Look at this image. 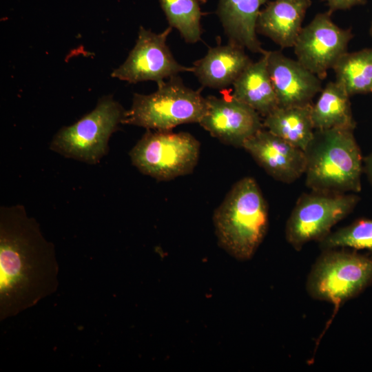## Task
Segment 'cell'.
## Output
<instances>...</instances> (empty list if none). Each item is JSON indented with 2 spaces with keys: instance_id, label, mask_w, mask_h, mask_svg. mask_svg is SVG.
Instances as JSON below:
<instances>
[{
  "instance_id": "obj_1",
  "label": "cell",
  "mask_w": 372,
  "mask_h": 372,
  "mask_svg": "<svg viewBox=\"0 0 372 372\" xmlns=\"http://www.w3.org/2000/svg\"><path fill=\"white\" fill-rule=\"evenodd\" d=\"M54 245L23 206L0 209V319L14 317L59 286Z\"/></svg>"
},
{
  "instance_id": "obj_2",
  "label": "cell",
  "mask_w": 372,
  "mask_h": 372,
  "mask_svg": "<svg viewBox=\"0 0 372 372\" xmlns=\"http://www.w3.org/2000/svg\"><path fill=\"white\" fill-rule=\"evenodd\" d=\"M219 245L239 260L252 258L269 225L267 203L256 180L237 181L213 216Z\"/></svg>"
},
{
  "instance_id": "obj_3",
  "label": "cell",
  "mask_w": 372,
  "mask_h": 372,
  "mask_svg": "<svg viewBox=\"0 0 372 372\" xmlns=\"http://www.w3.org/2000/svg\"><path fill=\"white\" fill-rule=\"evenodd\" d=\"M353 129L315 130L304 150L305 182L314 192L346 194L361 190L363 159Z\"/></svg>"
},
{
  "instance_id": "obj_4",
  "label": "cell",
  "mask_w": 372,
  "mask_h": 372,
  "mask_svg": "<svg viewBox=\"0 0 372 372\" xmlns=\"http://www.w3.org/2000/svg\"><path fill=\"white\" fill-rule=\"evenodd\" d=\"M157 85V90L150 94H134L132 106L125 110L122 124L171 130L185 123H199L207 106L206 98L199 90L185 85L177 76Z\"/></svg>"
},
{
  "instance_id": "obj_5",
  "label": "cell",
  "mask_w": 372,
  "mask_h": 372,
  "mask_svg": "<svg viewBox=\"0 0 372 372\" xmlns=\"http://www.w3.org/2000/svg\"><path fill=\"white\" fill-rule=\"evenodd\" d=\"M372 282V256L337 249L324 250L311 269L307 291L337 310Z\"/></svg>"
},
{
  "instance_id": "obj_6",
  "label": "cell",
  "mask_w": 372,
  "mask_h": 372,
  "mask_svg": "<svg viewBox=\"0 0 372 372\" xmlns=\"http://www.w3.org/2000/svg\"><path fill=\"white\" fill-rule=\"evenodd\" d=\"M125 112L112 96H103L92 111L61 127L50 148L66 158L96 164L107 154L109 139L122 124Z\"/></svg>"
},
{
  "instance_id": "obj_7",
  "label": "cell",
  "mask_w": 372,
  "mask_h": 372,
  "mask_svg": "<svg viewBox=\"0 0 372 372\" xmlns=\"http://www.w3.org/2000/svg\"><path fill=\"white\" fill-rule=\"evenodd\" d=\"M200 143L187 132L147 130L130 152L132 164L143 174L169 180L192 172Z\"/></svg>"
},
{
  "instance_id": "obj_8",
  "label": "cell",
  "mask_w": 372,
  "mask_h": 372,
  "mask_svg": "<svg viewBox=\"0 0 372 372\" xmlns=\"http://www.w3.org/2000/svg\"><path fill=\"white\" fill-rule=\"evenodd\" d=\"M359 200L358 195L347 193L312 191L302 194L287 221V241L296 251L310 241H320L353 210Z\"/></svg>"
},
{
  "instance_id": "obj_9",
  "label": "cell",
  "mask_w": 372,
  "mask_h": 372,
  "mask_svg": "<svg viewBox=\"0 0 372 372\" xmlns=\"http://www.w3.org/2000/svg\"><path fill=\"white\" fill-rule=\"evenodd\" d=\"M172 28L155 33L141 26L135 45L127 59L111 76L130 83L154 81L156 83L180 72H193V67L180 64L167 45Z\"/></svg>"
},
{
  "instance_id": "obj_10",
  "label": "cell",
  "mask_w": 372,
  "mask_h": 372,
  "mask_svg": "<svg viewBox=\"0 0 372 372\" xmlns=\"http://www.w3.org/2000/svg\"><path fill=\"white\" fill-rule=\"evenodd\" d=\"M329 11L318 13L302 27L293 45L296 59L321 80L347 52L351 30L337 25Z\"/></svg>"
},
{
  "instance_id": "obj_11",
  "label": "cell",
  "mask_w": 372,
  "mask_h": 372,
  "mask_svg": "<svg viewBox=\"0 0 372 372\" xmlns=\"http://www.w3.org/2000/svg\"><path fill=\"white\" fill-rule=\"evenodd\" d=\"M206 102V110L199 124L225 144L242 147L247 139L264 128L261 116L233 96H209Z\"/></svg>"
},
{
  "instance_id": "obj_12",
  "label": "cell",
  "mask_w": 372,
  "mask_h": 372,
  "mask_svg": "<svg viewBox=\"0 0 372 372\" xmlns=\"http://www.w3.org/2000/svg\"><path fill=\"white\" fill-rule=\"evenodd\" d=\"M242 147L276 180L291 183L304 174V151L265 128L247 139Z\"/></svg>"
},
{
  "instance_id": "obj_13",
  "label": "cell",
  "mask_w": 372,
  "mask_h": 372,
  "mask_svg": "<svg viewBox=\"0 0 372 372\" xmlns=\"http://www.w3.org/2000/svg\"><path fill=\"white\" fill-rule=\"evenodd\" d=\"M267 68L278 107L303 106L312 104L321 92L322 80L297 59L281 52L267 51Z\"/></svg>"
},
{
  "instance_id": "obj_14",
  "label": "cell",
  "mask_w": 372,
  "mask_h": 372,
  "mask_svg": "<svg viewBox=\"0 0 372 372\" xmlns=\"http://www.w3.org/2000/svg\"><path fill=\"white\" fill-rule=\"evenodd\" d=\"M311 0H274L260 10L257 33L262 34L282 48H293L302 28V23Z\"/></svg>"
},
{
  "instance_id": "obj_15",
  "label": "cell",
  "mask_w": 372,
  "mask_h": 372,
  "mask_svg": "<svg viewBox=\"0 0 372 372\" xmlns=\"http://www.w3.org/2000/svg\"><path fill=\"white\" fill-rule=\"evenodd\" d=\"M245 50L231 43L210 48L205 56L194 63L192 72L203 86L225 88L233 85L252 63Z\"/></svg>"
},
{
  "instance_id": "obj_16",
  "label": "cell",
  "mask_w": 372,
  "mask_h": 372,
  "mask_svg": "<svg viewBox=\"0 0 372 372\" xmlns=\"http://www.w3.org/2000/svg\"><path fill=\"white\" fill-rule=\"evenodd\" d=\"M267 0H219L217 14L229 42L253 53L263 54L257 36L260 8Z\"/></svg>"
},
{
  "instance_id": "obj_17",
  "label": "cell",
  "mask_w": 372,
  "mask_h": 372,
  "mask_svg": "<svg viewBox=\"0 0 372 372\" xmlns=\"http://www.w3.org/2000/svg\"><path fill=\"white\" fill-rule=\"evenodd\" d=\"M232 96L265 116L278 107L267 68V51L251 63L233 83Z\"/></svg>"
},
{
  "instance_id": "obj_18",
  "label": "cell",
  "mask_w": 372,
  "mask_h": 372,
  "mask_svg": "<svg viewBox=\"0 0 372 372\" xmlns=\"http://www.w3.org/2000/svg\"><path fill=\"white\" fill-rule=\"evenodd\" d=\"M311 105L278 107L264 117L263 127L304 151L313 138Z\"/></svg>"
},
{
  "instance_id": "obj_19",
  "label": "cell",
  "mask_w": 372,
  "mask_h": 372,
  "mask_svg": "<svg viewBox=\"0 0 372 372\" xmlns=\"http://www.w3.org/2000/svg\"><path fill=\"white\" fill-rule=\"evenodd\" d=\"M350 96L337 81H330L322 89L311 105V118L315 130L355 129Z\"/></svg>"
},
{
  "instance_id": "obj_20",
  "label": "cell",
  "mask_w": 372,
  "mask_h": 372,
  "mask_svg": "<svg viewBox=\"0 0 372 372\" xmlns=\"http://www.w3.org/2000/svg\"><path fill=\"white\" fill-rule=\"evenodd\" d=\"M335 81L350 96L372 93V48L345 53L333 68Z\"/></svg>"
},
{
  "instance_id": "obj_21",
  "label": "cell",
  "mask_w": 372,
  "mask_h": 372,
  "mask_svg": "<svg viewBox=\"0 0 372 372\" xmlns=\"http://www.w3.org/2000/svg\"><path fill=\"white\" fill-rule=\"evenodd\" d=\"M169 26L189 43L201 40L202 12L198 0H159Z\"/></svg>"
},
{
  "instance_id": "obj_22",
  "label": "cell",
  "mask_w": 372,
  "mask_h": 372,
  "mask_svg": "<svg viewBox=\"0 0 372 372\" xmlns=\"http://www.w3.org/2000/svg\"><path fill=\"white\" fill-rule=\"evenodd\" d=\"M323 250L351 248L366 250L372 256V219L357 220L351 225L330 233L319 241Z\"/></svg>"
},
{
  "instance_id": "obj_23",
  "label": "cell",
  "mask_w": 372,
  "mask_h": 372,
  "mask_svg": "<svg viewBox=\"0 0 372 372\" xmlns=\"http://www.w3.org/2000/svg\"><path fill=\"white\" fill-rule=\"evenodd\" d=\"M329 7V12L332 13L337 10H347L355 6L362 5L366 0H326Z\"/></svg>"
},
{
  "instance_id": "obj_24",
  "label": "cell",
  "mask_w": 372,
  "mask_h": 372,
  "mask_svg": "<svg viewBox=\"0 0 372 372\" xmlns=\"http://www.w3.org/2000/svg\"><path fill=\"white\" fill-rule=\"evenodd\" d=\"M364 169L372 185V152L363 159Z\"/></svg>"
},
{
  "instance_id": "obj_25",
  "label": "cell",
  "mask_w": 372,
  "mask_h": 372,
  "mask_svg": "<svg viewBox=\"0 0 372 372\" xmlns=\"http://www.w3.org/2000/svg\"><path fill=\"white\" fill-rule=\"evenodd\" d=\"M369 33H370L371 36L372 37V21H371V27H370V29H369Z\"/></svg>"
}]
</instances>
